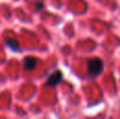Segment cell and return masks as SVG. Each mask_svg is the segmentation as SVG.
I'll list each match as a JSON object with an SVG mask.
<instances>
[{
  "instance_id": "5",
  "label": "cell",
  "mask_w": 120,
  "mask_h": 119,
  "mask_svg": "<svg viewBox=\"0 0 120 119\" xmlns=\"http://www.w3.org/2000/svg\"><path fill=\"white\" fill-rule=\"evenodd\" d=\"M36 7H37V11H40L42 7H43V3H40V2H37V3H36Z\"/></svg>"
},
{
  "instance_id": "4",
  "label": "cell",
  "mask_w": 120,
  "mask_h": 119,
  "mask_svg": "<svg viewBox=\"0 0 120 119\" xmlns=\"http://www.w3.org/2000/svg\"><path fill=\"white\" fill-rule=\"evenodd\" d=\"M4 42H5L6 46H8V48H10L13 52H19V51H20V46H19L18 42H17L16 40L6 38V39L4 40Z\"/></svg>"
},
{
  "instance_id": "3",
  "label": "cell",
  "mask_w": 120,
  "mask_h": 119,
  "mask_svg": "<svg viewBox=\"0 0 120 119\" xmlns=\"http://www.w3.org/2000/svg\"><path fill=\"white\" fill-rule=\"evenodd\" d=\"M38 60L34 57H26L24 58L23 61V67H24L25 71H33L36 67H37Z\"/></svg>"
},
{
  "instance_id": "2",
  "label": "cell",
  "mask_w": 120,
  "mask_h": 119,
  "mask_svg": "<svg viewBox=\"0 0 120 119\" xmlns=\"http://www.w3.org/2000/svg\"><path fill=\"white\" fill-rule=\"evenodd\" d=\"M61 80H62V73L60 71H56V72H54L52 75H50V77L48 78V80H46V82H45V86L54 88Z\"/></svg>"
},
{
  "instance_id": "1",
  "label": "cell",
  "mask_w": 120,
  "mask_h": 119,
  "mask_svg": "<svg viewBox=\"0 0 120 119\" xmlns=\"http://www.w3.org/2000/svg\"><path fill=\"white\" fill-rule=\"evenodd\" d=\"M104 63L101 59L99 58H94L90 59L87 62V73L89 76L92 78H95L97 76H99L103 71Z\"/></svg>"
}]
</instances>
